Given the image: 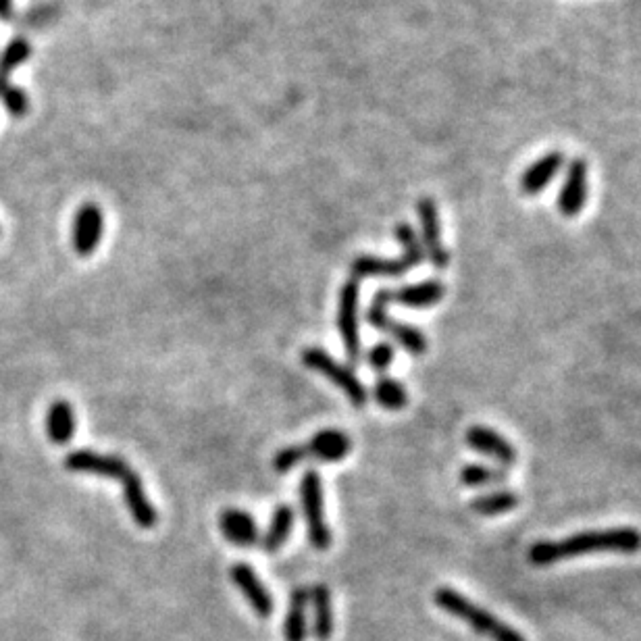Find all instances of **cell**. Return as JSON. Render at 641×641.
<instances>
[{"mask_svg":"<svg viewBox=\"0 0 641 641\" xmlns=\"http://www.w3.org/2000/svg\"><path fill=\"white\" fill-rule=\"evenodd\" d=\"M65 469L82 475H98L121 481L125 506L130 510L134 523L142 529H152L159 521V512L155 504L146 496L144 483L127 463L117 454H98L94 450H75L65 456Z\"/></svg>","mask_w":641,"mask_h":641,"instance_id":"1","label":"cell"},{"mask_svg":"<svg viewBox=\"0 0 641 641\" xmlns=\"http://www.w3.org/2000/svg\"><path fill=\"white\" fill-rule=\"evenodd\" d=\"M594 552H641V531L633 527H610L575 533L571 537H564L560 542H535L527 552V560L533 567H550V564H556L560 560Z\"/></svg>","mask_w":641,"mask_h":641,"instance_id":"2","label":"cell"},{"mask_svg":"<svg viewBox=\"0 0 641 641\" xmlns=\"http://www.w3.org/2000/svg\"><path fill=\"white\" fill-rule=\"evenodd\" d=\"M433 602L440 610L450 614V617L460 619L465 625H469L475 633H479L487 639H492V641H527L523 633L512 629L510 625H506L504 621L494 617L490 610L481 608L479 604H475L473 600L456 592V589H452V587L435 589Z\"/></svg>","mask_w":641,"mask_h":641,"instance_id":"3","label":"cell"},{"mask_svg":"<svg viewBox=\"0 0 641 641\" xmlns=\"http://www.w3.org/2000/svg\"><path fill=\"white\" fill-rule=\"evenodd\" d=\"M300 358L304 367H309L315 373H321L333 383V386H338L356 408H363L367 404L369 392L363 386V381L354 375L352 369L338 363L329 352L313 346V348H306Z\"/></svg>","mask_w":641,"mask_h":641,"instance_id":"4","label":"cell"},{"mask_svg":"<svg viewBox=\"0 0 641 641\" xmlns=\"http://www.w3.org/2000/svg\"><path fill=\"white\" fill-rule=\"evenodd\" d=\"M392 302V290L390 288H383L373 296V302L367 311V319L369 323L383 331V333H390V336L410 354L421 356L427 352V338L425 333L419 327H413L408 323H400L394 317H390L388 313V306Z\"/></svg>","mask_w":641,"mask_h":641,"instance_id":"5","label":"cell"},{"mask_svg":"<svg viewBox=\"0 0 641 641\" xmlns=\"http://www.w3.org/2000/svg\"><path fill=\"white\" fill-rule=\"evenodd\" d=\"M300 502L309 529V542L315 550H327L331 546V529L325 521L323 504V481L315 469H309L300 479Z\"/></svg>","mask_w":641,"mask_h":641,"instance_id":"6","label":"cell"},{"mask_svg":"<svg viewBox=\"0 0 641 641\" xmlns=\"http://www.w3.org/2000/svg\"><path fill=\"white\" fill-rule=\"evenodd\" d=\"M358 300H361V286L358 279L350 277L340 290L338 300V329L344 342L348 363H361V327H358Z\"/></svg>","mask_w":641,"mask_h":641,"instance_id":"7","label":"cell"},{"mask_svg":"<svg viewBox=\"0 0 641 641\" xmlns=\"http://www.w3.org/2000/svg\"><path fill=\"white\" fill-rule=\"evenodd\" d=\"M417 215L421 221V246L425 252V259H429V263L435 269H446L450 263V254L442 242L438 204L431 198H421L417 202Z\"/></svg>","mask_w":641,"mask_h":641,"instance_id":"8","label":"cell"},{"mask_svg":"<svg viewBox=\"0 0 641 641\" xmlns=\"http://www.w3.org/2000/svg\"><path fill=\"white\" fill-rule=\"evenodd\" d=\"M102 236H105V213L96 202L82 204L73 221V250L82 259H88L98 248Z\"/></svg>","mask_w":641,"mask_h":641,"instance_id":"9","label":"cell"},{"mask_svg":"<svg viewBox=\"0 0 641 641\" xmlns=\"http://www.w3.org/2000/svg\"><path fill=\"white\" fill-rule=\"evenodd\" d=\"M229 577H232V583L240 589V594L246 598L256 617L269 619L275 610V600L250 564L246 562L234 564V567L229 569Z\"/></svg>","mask_w":641,"mask_h":641,"instance_id":"10","label":"cell"},{"mask_svg":"<svg viewBox=\"0 0 641 641\" xmlns=\"http://www.w3.org/2000/svg\"><path fill=\"white\" fill-rule=\"evenodd\" d=\"M587 173L589 165L585 159H573L567 169V177L558 194V211L564 217H575L583 211L587 202Z\"/></svg>","mask_w":641,"mask_h":641,"instance_id":"11","label":"cell"},{"mask_svg":"<svg viewBox=\"0 0 641 641\" xmlns=\"http://www.w3.org/2000/svg\"><path fill=\"white\" fill-rule=\"evenodd\" d=\"M467 444L487 456V458H492L496 460V463L504 467H512L517 463V450L515 446H512L504 435H500L498 431L490 429V427H485V425H473L469 431H467Z\"/></svg>","mask_w":641,"mask_h":641,"instance_id":"12","label":"cell"},{"mask_svg":"<svg viewBox=\"0 0 641 641\" xmlns=\"http://www.w3.org/2000/svg\"><path fill=\"white\" fill-rule=\"evenodd\" d=\"M219 529L225 540L238 548H252L261 542L256 519L242 508H225L219 515Z\"/></svg>","mask_w":641,"mask_h":641,"instance_id":"13","label":"cell"},{"mask_svg":"<svg viewBox=\"0 0 641 641\" xmlns=\"http://www.w3.org/2000/svg\"><path fill=\"white\" fill-rule=\"evenodd\" d=\"M304 458L319 463H340L352 450V440L340 429H323L315 433L309 444H302Z\"/></svg>","mask_w":641,"mask_h":641,"instance_id":"14","label":"cell"},{"mask_svg":"<svg viewBox=\"0 0 641 641\" xmlns=\"http://www.w3.org/2000/svg\"><path fill=\"white\" fill-rule=\"evenodd\" d=\"M446 294V286L440 279H427L421 284H410L398 290H392V302L406 306V309H429L442 302Z\"/></svg>","mask_w":641,"mask_h":641,"instance_id":"15","label":"cell"},{"mask_svg":"<svg viewBox=\"0 0 641 641\" xmlns=\"http://www.w3.org/2000/svg\"><path fill=\"white\" fill-rule=\"evenodd\" d=\"M562 165H564V155L560 150L548 152V155H544L540 161H535L525 169V173L521 175V190L527 196L542 194L546 186L558 175Z\"/></svg>","mask_w":641,"mask_h":641,"instance_id":"16","label":"cell"},{"mask_svg":"<svg viewBox=\"0 0 641 641\" xmlns=\"http://www.w3.org/2000/svg\"><path fill=\"white\" fill-rule=\"evenodd\" d=\"M413 269L406 256H398V259H379V256L361 254L356 256L350 265L352 277L363 279V277H400Z\"/></svg>","mask_w":641,"mask_h":641,"instance_id":"17","label":"cell"},{"mask_svg":"<svg viewBox=\"0 0 641 641\" xmlns=\"http://www.w3.org/2000/svg\"><path fill=\"white\" fill-rule=\"evenodd\" d=\"M75 410L67 400H55L46 413V435L55 446H67L75 435Z\"/></svg>","mask_w":641,"mask_h":641,"instance_id":"18","label":"cell"},{"mask_svg":"<svg viewBox=\"0 0 641 641\" xmlns=\"http://www.w3.org/2000/svg\"><path fill=\"white\" fill-rule=\"evenodd\" d=\"M309 606L313 610V635L317 641H329L333 635V604L331 592L325 583H317L309 592Z\"/></svg>","mask_w":641,"mask_h":641,"instance_id":"19","label":"cell"},{"mask_svg":"<svg viewBox=\"0 0 641 641\" xmlns=\"http://www.w3.org/2000/svg\"><path fill=\"white\" fill-rule=\"evenodd\" d=\"M306 635H309V589L296 587L284 619V637L286 641H306Z\"/></svg>","mask_w":641,"mask_h":641,"instance_id":"20","label":"cell"},{"mask_svg":"<svg viewBox=\"0 0 641 641\" xmlns=\"http://www.w3.org/2000/svg\"><path fill=\"white\" fill-rule=\"evenodd\" d=\"M294 521H296V512L290 504H279L273 512L271 523L263 535L261 546L265 552L275 554L281 548H284L290 540L292 529H294Z\"/></svg>","mask_w":641,"mask_h":641,"instance_id":"21","label":"cell"},{"mask_svg":"<svg viewBox=\"0 0 641 641\" xmlns=\"http://www.w3.org/2000/svg\"><path fill=\"white\" fill-rule=\"evenodd\" d=\"M519 496L510 490H498L492 494H483L471 502V510L481 517H498L504 512L515 510L519 506Z\"/></svg>","mask_w":641,"mask_h":641,"instance_id":"22","label":"cell"},{"mask_svg":"<svg viewBox=\"0 0 641 641\" xmlns=\"http://www.w3.org/2000/svg\"><path fill=\"white\" fill-rule=\"evenodd\" d=\"M375 402L386 410H402L408 404V392L404 383L392 377H379L373 386Z\"/></svg>","mask_w":641,"mask_h":641,"instance_id":"23","label":"cell"},{"mask_svg":"<svg viewBox=\"0 0 641 641\" xmlns=\"http://www.w3.org/2000/svg\"><path fill=\"white\" fill-rule=\"evenodd\" d=\"M32 55V46L25 38H13L0 57V90H5L9 82V73L21 67Z\"/></svg>","mask_w":641,"mask_h":641,"instance_id":"24","label":"cell"},{"mask_svg":"<svg viewBox=\"0 0 641 641\" xmlns=\"http://www.w3.org/2000/svg\"><path fill=\"white\" fill-rule=\"evenodd\" d=\"M508 481V473L504 469H494L485 465H467L460 469V483L467 487H487Z\"/></svg>","mask_w":641,"mask_h":641,"instance_id":"25","label":"cell"},{"mask_svg":"<svg viewBox=\"0 0 641 641\" xmlns=\"http://www.w3.org/2000/svg\"><path fill=\"white\" fill-rule=\"evenodd\" d=\"M396 240L402 246V256L413 263V267H419L425 263V252L421 246V240L417 232L408 223H398L396 225Z\"/></svg>","mask_w":641,"mask_h":641,"instance_id":"26","label":"cell"},{"mask_svg":"<svg viewBox=\"0 0 641 641\" xmlns=\"http://www.w3.org/2000/svg\"><path fill=\"white\" fill-rule=\"evenodd\" d=\"M0 98H3L7 111L13 117H25L30 111V98L21 88L9 84L5 90H0Z\"/></svg>","mask_w":641,"mask_h":641,"instance_id":"27","label":"cell"},{"mask_svg":"<svg viewBox=\"0 0 641 641\" xmlns=\"http://www.w3.org/2000/svg\"><path fill=\"white\" fill-rule=\"evenodd\" d=\"M304 458V448L302 444H296V446H286V448H281L275 456H273V469L277 473H288L292 471L296 465H300Z\"/></svg>","mask_w":641,"mask_h":641,"instance_id":"28","label":"cell"},{"mask_svg":"<svg viewBox=\"0 0 641 641\" xmlns=\"http://www.w3.org/2000/svg\"><path fill=\"white\" fill-rule=\"evenodd\" d=\"M394 356H396V352H394V346L392 344H388V342H379V344H375L371 350H369V354H367V363L375 369V371H388L390 369V365L394 363Z\"/></svg>","mask_w":641,"mask_h":641,"instance_id":"29","label":"cell"},{"mask_svg":"<svg viewBox=\"0 0 641 641\" xmlns=\"http://www.w3.org/2000/svg\"><path fill=\"white\" fill-rule=\"evenodd\" d=\"M13 15V0H0V19L7 21Z\"/></svg>","mask_w":641,"mask_h":641,"instance_id":"30","label":"cell"}]
</instances>
